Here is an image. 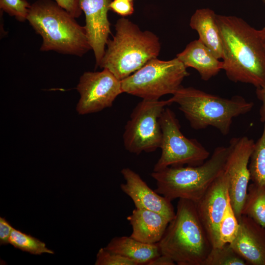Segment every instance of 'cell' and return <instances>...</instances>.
<instances>
[{"instance_id":"cell-28","label":"cell","mask_w":265,"mask_h":265,"mask_svg":"<svg viewBox=\"0 0 265 265\" xmlns=\"http://www.w3.org/2000/svg\"><path fill=\"white\" fill-rule=\"evenodd\" d=\"M60 7L67 11L75 18L80 17L82 10L79 0H54Z\"/></svg>"},{"instance_id":"cell-8","label":"cell","mask_w":265,"mask_h":265,"mask_svg":"<svg viewBox=\"0 0 265 265\" xmlns=\"http://www.w3.org/2000/svg\"><path fill=\"white\" fill-rule=\"evenodd\" d=\"M172 104L170 99L161 101L142 99L138 103L125 127L123 140L126 150L138 155L160 148L162 139L160 117L165 107Z\"/></svg>"},{"instance_id":"cell-29","label":"cell","mask_w":265,"mask_h":265,"mask_svg":"<svg viewBox=\"0 0 265 265\" xmlns=\"http://www.w3.org/2000/svg\"><path fill=\"white\" fill-rule=\"evenodd\" d=\"M13 227L3 217H0V243H9V238Z\"/></svg>"},{"instance_id":"cell-6","label":"cell","mask_w":265,"mask_h":265,"mask_svg":"<svg viewBox=\"0 0 265 265\" xmlns=\"http://www.w3.org/2000/svg\"><path fill=\"white\" fill-rule=\"evenodd\" d=\"M229 146L214 149L209 159L198 166H170L153 171L155 191L170 201L185 199L196 203L224 171Z\"/></svg>"},{"instance_id":"cell-34","label":"cell","mask_w":265,"mask_h":265,"mask_svg":"<svg viewBox=\"0 0 265 265\" xmlns=\"http://www.w3.org/2000/svg\"><path fill=\"white\" fill-rule=\"evenodd\" d=\"M129 1H133V0H128Z\"/></svg>"},{"instance_id":"cell-7","label":"cell","mask_w":265,"mask_h":265,"mask_svg":"<svg viewBox=\"0 0 265 265\" xmlns=\"http://www.w3.org/2000/svg\"><path fill=\"white\" fill-rule=\"evenodd\" d=\"M189 73L176 57L164 61L153 58L140 69L121 80L123 93L145 100H159L173 95Z\"/></svg>"},{"instance_id":"cell-22","label":"cell","mask_w":265,"mask_h":265,"mask_svg":"<svg viewBox=\"0 0 265 265\" xmlns=\"http://www.w3.org/2000/svg\"><path fill=\"white\" fill-rule=\"evenodd\" d=\"M9 243L15 248L33 255L42 253L53 254L54 252L47 248L46 244L30 235L13 228L9 238Z\"/></svg>"},{"instance_id":"cell-17","label":"cell","mask_w":265,"mask_h":265,"mask_svg":"<svg viewBox=\"0 0 265 265\" xmlns=\"http://www.w3.org/2000/svg\"><path fill=\"white\" fill-rule=\"evenodd\" d=\"M176 57L187 68L197 71L202 80L208 81L222 70L223 62L199 39L190 42Z\"/></svg>"},{"instance_id":"cell-1","label":"cell","mask_w":265,"mask_h":265,"mask_svg":"<svg viewBox=\"0 0 265 265\" xmlns=\"http://www.w3.org/2000/svg\"><path fill=\"white\" fill-rule=\"evenodd\" d=\"M223 47V68L235 82L265 85V49L260 30L235 16L216 14Z\"/></svg>"},{"instance_id":"cell-24","label":"cell","mask_w":265,"mask_h":265,"mask_svg":"<svg viewBox=\"0 0 265 265\" xmlns=\"http://www.w3.org/2000/svg\"><path fill=\"white\" fill-rule=\"evenodd\" d=\"M239 226L238 220L229 200L219 227V240L221 245L230 244L234 241L237 235Z\"/></svg>"},{"instance_id":"cell-14","label":"cell","mask_w":265,"mask_h":265,"mask_svg":"<svg viewBox=\"0 0 265 265\" xmlns=\"http://www.w3.org/2000/svg\"><path fill=\"white\" fill-rule=\"evenodd\" d=\"M121 173L126 182L120 185V188L132 199L136 208L159 213L170 221L174 218L176 212L171 201L152 190L130 168H123Z\"/></svg>"},{"instance_id":"cell-33","label":"cell","mask_w":265,"mask_h":265,"mask_svg":"<svg viewBox=\"0 0 265 265\" xmlns=\"http://www.w3.org/2000/svg\"><path fill=\"white\" fill-rule=\"evenodd\" d=\"M263 2L265 4V0H263Z\"/></svg>"},{"instance_id":"cell-16","label":"cell","mask_w":265,"mask_h":265,"mask_svg":"<svg viewBox=\"0 0 265 265\" xmlns=\"http://www.w3.org/2000/svg\"><path fill=\"white\" fill-rule=\"evenodd\" d=\"M127 220L132 227L130 237L149 244L158 243L160 240L170 221L159 213L136 208Z\"/></svg>"},{"instance_id":"cell-31","label":"cell","mask_w":265,"mask_h":265,"mask_svg":"<svg viewBox=\"0 0 265 265\" xmlns=\"http://www.w3.org/2000/svg\"><path fill=\"white\" fill-rule=\"evenodd\" d=\"M175 263L169 257L161 254L148 263V265H174Z\"/></svg>"},{"instance_id":"cell-27","label":"cell","mask_w":265,"mask_h":265,"mask_svg":"<svg viewBox=\"0 0 265 265\" xmlns=\"http://www.w3.org/2000/svg\"><path fill=\"white\" fill-rule=\"evenodd\" d=\"M109 8L123 17L131 15L134 11L132 1L128 0H113L110 3Z\"/></svg>"},{"instance_id":"cell-13","label":"cell","mask_w":265,"mask_h":265,"mask_svg":"<svg viewBox=\"0 0 265 265\" xmlns=\"http://www.w3.org/2000/svg\"><path fill=\"white\" fill-rule=\"evenodd\" d=\"M111 0H79L85 17L84 26L89 43L93 51L96 67L104 55L110 32L107 12Z\"/></svg>"},{"instance_id":"cell-15","label":"cell","mask_w":265,"mask_h":265,"mask_svg":"<svg viewBox=\"0 0 265 265\" xmlns=\"http://www.w3.org/2000/svg\"><path fill=\"white\" fill-rule=\"evenodd\" d=\"M238 221L237 235L230 245L247 265H265V228L245 215Z\"/></svg>"},{"instance_id":"cell-18","label":"cell","mask_w":265,"mask_h":265,"mask_svg":"<svg viewBox=\"0 0 265 265\" xmlns=\"http://www.w3.org/2000/svg\"><path fill=\"white\" fill-rule=\"evenodd\" d=\"M216 15L214 11L209 8L198 9L191 17L189 26L197 31L199 39L217 58L222 59V41Z\"/></svg>"},{"instance_id":"cell-21","label":"cell","mask_w":265,"mask_h":265,"mask_svg":"<svg viewBox=\"0 0 265 265\" xmlns=\"http://www.w3.org/2000/svg\"><path fill=\"white\" fill-rule=\"evenodd\" d=\"M249 161L250 180L256 185L265 187V122L262 134L255 142Z\"/></svg>"},{"instance_id":"cell-20","label":"cell","mask_w":265,"mask_h":265,"mask_svg":"<svg viewBox=\"0 0 265 265\" xmlns=\"http://www.w3.org/2000/svg\"><path fill=\"white\" fill-rule=\"evenodd\" d=\"M242 214L251 218L265 228V187L253 183L248 186Z\"/></svg>"},{"instance_id":"cell-2","label":"cell","mask_w":265,"mask_h":265,"mask_svg":"<svg viewBox=\"0 0 265 265\" xmlns=\"http://www.w3.org/2000/svg\"><path fill=\"white\" fill-rule=\"evenodd\" d=\"M26 20L43 39L40 50L81 57L92 50L84 26L55 1L38 0L31 4Z\"/></svg>"},{"instance_id":"cell-4","label":"cell","mask_w":265,"mask_h":265,"mask_svg":"<svg viewBox=\"0 0 265 265\" xmlns=\"http://www.w3.org/2000/svg\"><path fill=\"white\" fill-rule=\"evenodd\" d=\"M115 34L108 39L99 67L122 80L157 58L160 50L159 37L143 31L129 19L121 18L115 25Z\"/></svg>"},{"instance_id":"cell-26","label":"cell","mask_w":265,"mask_h":265,"mask_svg":"<svg viewBox=\"0 0 265 265\" xmlns=\"http://www.w3.org/2000/svg\"><path fill=\"white\" fill-rule=\"evenodd\" d=\"M96 265H137L131 259L105 248H101L97 255Z\"/></svg>"},{"instance_id":"cell-23","label":"cell","mask_w":265,"mask_h":265,"mask_svg":"<svg viewBox=\"0 0 265 265\" xmlns=\"http://www.w3.org/2000/svg\"><path fill=\"white\" fill-rule=\"evenodd\" d=\"M247 263L229 243L212 247L203 265H246Z\"/></svg>"},{"instance_id":"cell-12","label":"cell","mask_w":265,"mask_h":265,"mask_svg":"<svg viewBox=\"0 0 265 265\" xmlns=\"http://www.w3.org/2000/svg\"><path fill=\"white\" fill-rule=\"evenodd\" d=\"M229 200V178L224 170L195 203L199 217L212 247L222 246L219 227Z\"/></svg>"},{"instance_id":"cell-5","label":"cell","mask_w":265,"mask_h":265,"mask_svg":"<svg viewBox=\"0 0 265 265\" xmlns=\"http://www.w3.org/2000/svg\"><path fill=\"white\" fill-rule=\"evenodd\" d=\"M172 95V103L179 105L193 129L212 126L223 135L229 133L234 118L248 113L254 105L240 96L227 99L192 87L182 86Z\"/></svg>"},{"instance_id":"cell-19","label":"cell","mask_w":265,"mask_h":265,"mask_svg":"<svg viewBox=\"0 0 265 265\" xmlns=\"http://www.w3.org/2000/svg\"><path fill=\"white\" fill-rule=\"evenodd\" d=\"M105 248L131 259L137 265H147L161 254L158 243H144L130 236L115 237Z\"/></svg>"},{"instance_id":"cell-3","label":"cell","mask_w":265,"mask_h":265,"mask_svg":"<svg viewBox=\"0 0 265 265\" xmlns=\"http://www.w3.org/2000/svg\"><path fill=\"white\" fill-rule=\"evenodd\" d=\"M161 254L178 265H203L212 246L196 203L179 199L175 216L158 243Z\"/></svg>"},{"instance_id":"cell-10","label":"cell","mask_w":265,"mask_h":265,"mask_svg":"<svg viewBox=\"0 0 265 265\" xmlns=\"http://www.w3.org/2000/svg\"><path fill=\"white\" fill-rule=\"evenodd\" d=\"M77 90L80 95L76 110L81 115L97 112L111 106L123 93L121 80L111 72H86L80 77Z\"/></svg>"},{"instance_id":"cell-9","label":"cell","mask_w":265,"mask_h":265,"mask_svg":"<svg viewBox=\"0 0 265 265\" xmlns=\"http://www.w3.org/2000/svg\"><path fill=\"white\" fill-rule=\"evenodd\" d=\"M162 139L160 157L153 171L170 166H198L208 159L210 152L196 139L186 137L174 112L165 108L160 117Z\"/></svg>"},{"instance_id":"cell-25","label":"cell","mask_w":265,"mask_h":265,"mask_svg":"<svg viewBox=\"0 0 265 265\" xmlns=\"http://www.w3.org/2000/svg\"><path fill=\"white\" fill-rule=\"evenodd\" d=\"M31 4L26 0H0V8L19 22L26 20Z\"/></svg>"},{"instance_id":"cell-32","label":"cell","mask_w":265,"mask_h":265,"mask_svg":"<svg viewBox=\"0 0 265 265\" xmlns=\"http://www.w3.org/2000/svg\"><path fill=\"white\" fill-rule=\"evenodd\" d=\"M260 32L262 41L265 49V26H264L262 29L260 30Z\"/></svg>"},{"instance_id":"cell-30","label":"cell","mask_w":265,"mask_h":265,"mask_svg":"<svg viewBox=\"0 0 265 265\" xmlns=\"http://www.w3.org/2000/svg\"><path fill=\"white\" fill-rule=\"evenodd\" d=\"M256 94L257 98L262 103L259 110V114L261 121L264 123L265 122V85L263 86L256 88Z\"/></svg>"},{"instance_id":"cell-11","label":"cell","mask_w":265,"mask_h":265,"mask_svg":"<svg viewBox=\"0 0 265 265\" xmlns=\"http://www.w3.org/2000/svg\"><path fill=\"white\" fill-rule=\"evenodd\" d=\"M254 144L253 139L245 136L234 137L229 142L224 170L229 178L231 204L238 220L242 215L250 180L248 164Z\"/></svg>"}]
</instances>
